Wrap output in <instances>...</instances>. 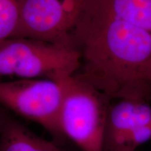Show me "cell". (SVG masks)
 I'll use <instances>...</instances> for the list:
<instances>
[{
  "label": "cell",
  "mask_w": 151,
  "mask_h": 151,
  "mask_svg": "<svg viewBox=\"0 0 151 151\" xmlns=\"http://www.w3.org/2000/svg\"><path fill=\"white\" fill-rule=\"evenodd\" d=\"M76 47L81 57V71L76 77L109 99L151 101V82L146 80L150 32L90 7L79 27Z\"/></svg>",
  "instance_id": "obj_1"
},
{
  "label": "cell",
  "mask_w": 151,
  "mask_h": 151,
  "mask_svg": "<svg viewBox=\"0 0 151 151\" xmlns=\"http://www.w3.org/2000/svg\"><path fill=\"white\" fill-rule=\"evenodd\" d=\"M80 65V53L73 48L26 38L0 43V78L61 81L76 74Z\"/></svg>",
  "instance_id": "obj_2"
},
{
  "label": "cell",
  "mask_w": 151,
  "mask_h": 151,
  "mask_svg": "<svg viewBox=\"0 0 151 151\" xmlns=\"http://www.w3.org/2000/svg\"><path fill=\"white\" fill-rule=\"evenodd\" d=\"M108 101L75 76L66 79L59 118L64 138L83 151H104Z\"/></svg>",
  "instance_id": "obj_3"
},
{
  "label": "cell",
  "mask_w": 151,
  "mask_h": 151,
  "mask_svg": "<svg viewBox=\"0 0 151 151\" xmlns=\"http://www.w3.org/2000/svg\"><path fill=\"white\" fill-rule=\"evenodd\" d=\"M90 6L91 0H22L14 38L76 49L77 33Z\"/></svg>",
  "instance_id": "obj_4"
},
{
  "label": "cell",
  "mask_w": 151,
  "mask_h": 151,
  "mask_svg": "<svg viewBox=\"0 0 151 151\" xmlns=\"http://www.w3.org/2000/svg\"><path fill=\"white\" fill-rule=\"evenodd\" d=\"M66 79H18L0 81V105L40 124L62 145L65 139L60 129L59 118Z\"/></svg>",
  "instance_id": "obj_5"
},
{
  "label": "cell",
  "mask_w": 151,
  "mask_h": 151,
  "mask_svg": "<svg viewBox=\"0 0 151 151\" xmlns=\"http://www.w3.org/2000/svg\"><path fill=\"white\" fill-rule=\"evenodd\" d=\"M151 124V106L141 99H122L109 106L106 122L104 150L130 132Z\"/></svg>",
  "instance_id": "obj_6"
},
{
  "label": "cell",
  "mask_w": 151,
  "mask_h": 151,
  "mask_svg": "<svg viewBox=\"0 0 151 151\" xmlns=\"http://www.w3.org/2000/svg\"><path fill=\"white\" fill-rule=\"evenodd\" d=\"M0 151H65L53 140L39 137L6 110L0 118Z\"/></svg>",
  "instance_id": "obj_7"
},
{
  "label": "cell",
  "mask_w": 151,
  "mask_h": 151,
  "mask_svg": "<svg viewBox=\"0 0 151 151\" xmlns=\"http://www.w3.org/2000/svg\"><path fill=\"white\" fill-rule=\"evenodd\" d=\"M91 8L151 32V0H92Z\"/></svg>",
  "instance_id": "obj_8"
},
{
  "label": "cell",
  "mask_w": 151,
  "mask_h": 151,
  "mask_svg": "<svg viewBox=\"0 0 151 151\" xmlns=\"http://www.w3.org/2000/svg\"><path fill=\"white\" fill-rule=\"evenodd\" d=\"M22 1L0 0V43L16 36Z\"/></svg>",
  "instance_id": "obj_9"
},
{
  "label": "cell",
  "mask_w": 151,
  "mask_h": 151,
  "mask_svg": "<svg viewBox=\"0 0 151 151\" xmlns=\"http://www.w3.org/2000/svg\"><path fill=\"white\" fill-rule=\"evenodd\" d=\"M146 80L151 82V62L149 65L148 70H147L146 73Z\"/></svg>",
  "instance_id": "obj_10"
},
{
  "label": "cell",
  "mask_w": 151,
  "mask_h": 151,
  "mask_svg": "<svg viewBox=\"0 0 151 151\" xmlns=\"http://www.w3.org/2000/svg\"><path fill=\"white\" fill-rule=\"evenodd\" d=\"M6 110V109H4L3 106H1L0 105V118L2 116V115L4 114V113L5 112Z\"/></svg>",
  "instance_id": "obj_11"
},
{
  "label": "cell",
  "mask_w": 151,
  "mask_h": 151,
  "mask_svg": "<svg viewBox=\"0 0 151 151\" xmlns=\"http://www.w3.org/2000/svg\"><path fill=\"white\" fill-rule=\"evenodd\" d=\"M135 151H136V150H135Z\"/></svg>",
  "instance_id": "obj_12"
}]
</instances>
